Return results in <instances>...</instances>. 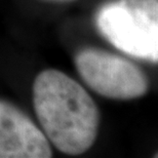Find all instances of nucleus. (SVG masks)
Masks as SVG:
<instances>
[{"label":"nucleus","mask_w":158,"mask_h":158,"mask_svg":"<svg viewBox=\"0 0 158 158\" xmlns=\"http://www.w3.org/2000/svg\"><path fill=\"white\" fill-rule=\"evenodd\" d=\"M52 156V148L44 132L17 106L0 100V158Z\"/></svg>","instance_id":"20e7f679"},{"label":"nucleus","mask_w":158,"mask_h":158,"mask_svg":"<svg viewBox=\"0 0 158 158\" xmlns=\"http://www.w3.org/2000/svg\"><path fill=\"white\" fill-rule=\"evenodd\" d=\"M75 66L87 86L103 97L131 100L146 94L147 75L129 60L98 48H85L75 56Z\"/></svg>","instance_id":"7ed1b4c3"},{"label":"nucleus","mask_w":158,"mask_h":158,"mask_svg":"<svg viewBox=\"0 0 158 158\" xmlns=\"http://www.w3.org/2000/svg\"><path fill=\"white\" fill-rule=\"evenodd\" d=\"M44 1H52V2H71L74 0H44Z\"/></svg>","instance_id":"39448f33"},{"label":"nucleus","mask_w":158,"mask_h":158,"mask_svg":"<svg viewBox=\"0 0 158 158\" xmlns=\"http://www.w3.org/2000/svg\"><path fill=\"white\" fill-rule=\"evenodd\" d=\"M99 32L128 56L157 63L158 0H112L96 14Z\"/></svg>","instance_id":"f03ea898"},{"label":"nucleus","mask_w":158,"mask_h":158,"mask_svg":"<svg viewBox=\"0 0 158 158\" xmlns=\"http://www.w3.org/2000/svg\"><path fill=\"white\" fill-rule=\"evenodd\" d=\"M33 104L47 140L61 152L79 155L93 146L100 114L86 90L64 72L44 70L33 84Z\"/></svg>","instance_id":"f257e3e1"}]
</instances>
